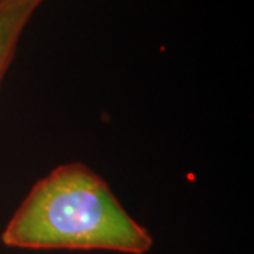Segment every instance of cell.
<instances>
[{
  "mask_svg": "<svg viewBox=\"0 0 254 254\" xmlns=\"http://www.w3.org/2000/svg\"><path fill=\"white\" fill-rule=\"evenodd\" d=\"M1 243L23 250L147 254L154 237L100 175L85 164L68 163L33 185L4 227Z\"/></svg>",
  "mask_w": 254,
  "mask_h": 254,
  "instance_id": "obj_1",
  "label": "cell"
},
{
  "mask_svg": "<svg viewBox=\"0 0 254 254\" xmlns=\"http://www.w3.org/2000/svg\"><path fill=\"white\" fill-rule=\"evenodd\" d=\"M44 0H0V85L28 20Z\"/></svg>",
  "mask_w": 254,
  "mask_h": 254,
  "instance_id": "obj_2",
  "label": "cell"
}]
</instances>
